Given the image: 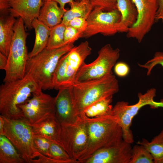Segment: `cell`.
Listing matches in <instances>:
<instances>
[{
    "instance_id": "obj_1",
    "label": "cell",
    "mask_w": 163,
    "mask_h": 163,
    "mask_svg": "<svg viewBox=\"0 0 163 163\" xmlns=\"http://www.w3.org/2000/svg\"><path fill=\"white\" fill-rule=\"evenodd\" d=\"M82 117L86 123L88 142L77 158V163H84L97 151L118 145L123 141L122 129L114 113L99 118Z\"/></svg>"
},
{
    "instance_id": "obj_2",
    "label": "cell",
    "mask_w": 163,
    "mask_h": 163,
    "mask_svg": "<svg viewBox=\"0 0 163 163\" xmlns=\"http://www.w3.org/2000/svg\"><path fill=\"white\" fill-rule=\"evenodd\" d=\"M74 46L73 44H70L56 49L46 48L36 55L28 58L25 75L42 90L53 89V78L59 62Z\"/></svg>"
},
{
    "instance_id": "obj_3",
    "label": "cell",
    "mask_w": 163,
    "mask_h": 163,
    "mask_svg": "<svg viewBox=\"0 0 163 163\" xmlns=\"http://www.w3.org/2000/svg\"><path fill=\"white\" fill-rule=\"evenodd\" d=\"M71 89L74 109L80 117L85 109L94 103L117 93L119 85L112 73L101 78L75 83Z\"/></svg>"
},
{
    "instance_id": "obj_4",
    "label": "cell",
    "mask_w": 163,
    "mask_h": 163,
    "mask_svg": "<svg viewBox=\"0 0 163 163\" xmlns=\"http://www.w3.org/2000/svg\"><path fill=\"white\" fill-rule=\"evenodd\" d=\"M42 90L26 75L22 79L4 82L0 86V115L11 119H23L19 106Z\"/></svg>"
},
{
    "instance_id": "obj_5",
    "label": "cell",
    "mask_w": 163,
    "mask_h": 163,
    "mask_svg": "<svg viewBox=\"0 0 163 163\" xmlns=\"http://www.w3.org/2000/svg\"><path fill=\"white\" fill-rule=\"evenodd\" d=\"M25 29L22 18H17L14 25V36L8 57L4 82L22 79L25 75L26 66L29 57L26 44L28 34Z\"/></svg>"
},
{
    "instance_id": "obj_6",
    "label": "cell",
    "mask_w": 163,
    "mask_h": 163,
    "mask_svg": "<svg viewBox=\"0 0 163 163\" xmlns=\"http://www.w3.org/2000/svg\"><path fill=\"white\" fill-rule=\"evenodd\" d=\"M91 50L89 43L85 41L74 46L61 58L54 75L53 89L59 90L74 83L78 71Z\"/></svg>"
},
{
    "instance_id": "obj_7",
    "label": "cell",
    "mask_w": 163,
    "mask_h": 163,
    "mask_svg": "<svg viewBox=\"0 0 163 163\" xmlns=\"http://www.w3.org/2000/svg\"><path fill=\"white\" fill-rule=\"evenodd\" d=\"M156 93V89L152 88L144 94L138 93V101L134 104L129 105L128 102L122 101H118L113 107L114 114L121 128L123 139L125 142L131 144L134 142L130 127L133 118L141 108L147 105H149L153 108L163 107V99L160 102L154 100Z\"/></svg>"
},
{
    "instance_id": "obj_8",
    "label": "cell",
    "mask_w": 163,
    "mask_h": 163,
    "mask_svg": "<svg viewBox=\"0 0 163 163\" xmlns=\"http://www.w3.org/2000/svg\"><path fill=\"white\" fill-rule=\"evenodd\" d=\"M2 117L4 125L3 135L12 142L26 163H32L39 152L34 145L31 126L23 119H11Z\"/></svg>"
},
{
    "instance_id": "obj_9",
    "label": "cell",
    "mask_w": 163,
    "mask_h": 163,
    "mask_svg": "<svg viewBox=\"0 0 163 163\" xmlns=\"http://www.w3.org/2000/svg\"><path fill=\"white\" fill-rule=\"evenodd\" d=\"M119 48L113 49L110 44L103 46L98 52L97 58L88 64L85 63L78 71L75 83L101 78L112 74V69L120 56Z\"/></svg>"
},
{
    "instance_id": "obj_10",
    "label": "cell",
    "mask_w": 163,
    "mask_h": 163,
    "mask_svg": "<svg viewBox=\"0 0 163 163\" xmlns=\"http://www.w3.org/2000/svg\"><path fill=\"white\" fill-rule=\"evenodd\" d=\"M61 126L60 145L77 163V158L85 149L88 142L85 120L79 117L75 123Z\"/></svg>"
},
{
    "instance_id": "obj_11",
    "label": "cell",
    "mask_w": 163,
    "mask_h": 163,
    "mask_svg": "<svg viewBox=\"0 0 163 163\" xmlns=\"http://www.w3.org/2000/svg\"><path fill=\"white\" fill-rule=\"evenodd\" d=\"M32 96L19 106L23 119L29 124H34L50 116H56L54 97L44 93L42 90Z\"/></svg>"
},
{
    "instance_id": "obj_12",
    "label": "cell",
    "mask_w": 163,
    "mask_h": 163,
    "mask_svg": "<svg viewBox=\"0 0 163 163\" xmlns=\"http://www.w3.org/2000/svg\"><path fill=\"white\" fill-rule=\"evenodd\" d=\"M120 17L117 9L105 11L98 8H94L87 19V28L82 38H89L98 34L105 36L115 35L118 32L116 26Z\"/></svg>"
},
{
    "instance_id": "obj_13",
    "label": "cell",
    "mask_w": 163,
    "mask_h": 163,
    "mask_svg": "<svg viewBox=\"0 0 163 163\" xmlns=\"http://www.w3.org/2000/svg\"><path fill=\"white\" fill-rule=\"evenodd\" d=\"M138 13L136 21L126 33L128 38L140 43L149 33L155 21L158 8L157 0H132Z\"/></svg>"
},
{
    "instance_id": "obj_14",
    "label": "cell",
    "mask_w": 163,
    "mask_h": 163,
    "mask_svg": "<svg viewBox=\"0 0 163 163\" xmlns=\"http://www.w3.org/2000/svg\"><path fill=\"white\" fill-rule=\"evenodd\" d=\"M131 144L123 140L118 145L100 149L84 163H129L131 156Z\"/></svg>"
},
{
    "instance_id": "obj_15",
    "label": "cell",
    "mask_w": 163,
    "mask_h": 163,
    "mask_svg": "<svg viewBox=\"0 0 163 163\" xmlns=\"http://www.w3.org/2000/svg\"><path fill=\"white\" fill-rule=\"evenodd\" d=\"M54 97L56 116L61 124L75 123L79 117L74 108L71 86L60 88Z\"/></svg>"
},
{
    "instance_id": "obj_16",
    "label": "cell",
    "mask_w": 163,
    "mask_h": 163,
    "mask_svg": "<svg viewBox=\"0 0 163 163\" xmlns=\"http://www.w3.org/2000/svg\"><path fill=\"white\" fill-rule=\"evenodd\" d=\"M43 4V0H10V14L15 18H21L25 27L31 30Z\"/></svg>"
},
{
    "instance_id": "obj_17",
    "label": "cell",
    "mask_w": 163,
    "mask_h": 163,
    "mask_svg": "<svg viewBox=\"0 0 163 163\" xmlns=\"http://www.w3.org/2000/svg\"><path fill=\"white\" fill-rule=\"evenodd\" d=\"M30 125L33 134L44 137L61 145L62 126L55 115L50 116L37 123Z\"/></svg>"
},
{
    "instance_id": "obj_18",
    "label": "cell",
    "mask_w": 163,
    "mask_h": 163,
    "mask_svg": "<svg viewBox=\"0 0 163 163\" xmlns=\"http://www.w3.org/2000/svg\"><path fill=\"white\" fill-rule=\"evenodd\" d=\"M121 17L116 26L118 32L126 33L136 22L138 16L136 8L132 0H117Z\"/></svg>"
},
{
    "instance_id": "obj_19",
    "label": "cell",
    "mask_w": 163,
    "mask_h": 163,
    "mask_svg": "<svg viewBox=\"0 0 163 163\" xmlns=\"http://www.w3.org/2000/svg\"><path fill=\"white\" fill-rule=\"evenodd\" d=\"M66 10L59 6L58 3L55 1H48L43 4L37 19L51 28L62 23Z\"/></svg>"
},
{
    "instance_id": "obj_20",
    "label": "cell",
    "mask_w": 163,
    "mask_h": 163,
    "mask_svg": "<svg viewBox=\"0 0 163 163\" xmlns=\"http://www.w3.org/2000/svg\"><path fill=\"white\" fill-rule=\"evenodd\" d=\"M9 14L0 17V52L8 56L17 19Z\"/></svg>"
},
{
    "instance_id": "obj_21",
    "label": "cell",
    "mask_w": 163,
    "mask_h": 163,
    "mask_svg": "<svg viewBox=\"0 0 163 163\" xmlns=\"http://www.w3.org/2000/svg\"><path fill=\"white\" fill-rule=\"evenodd\" d=\"M32 27L35 31V39L33 48L28 53L29 58L36 55L46 47L50 31V28L45 25L37 18L33 21Z\"/></svg>"
},
{
    "instance_id": "obj_22",
    "label": "cell",
    "mask_w": 163,
    "mask_h": 163,
    "mask_svg": "<svg viewBox=\"0 0 163 163\" xmlns=\"http://www.w3.org/2000/svg\"><path fill=\"white\" fill-rule=\"evenodd\" d=\"M113 96L104 98L94 103L85 109L80 117L99 118L113 114V107L111 104Z\"/></svg>"
},
{
    "instance_id": "obj_23",
    "label": "cell",
    "mask_w": 163,
    "mask_h": 163,
    "mask_svg": "<svg viewBox=\"0 0 163 163\" xmlns=\"http://www.w3.org/2000/svg\"><path fill=\"white\" fill-rule=\"evenodd\" d=\"M69 5L70 8L65 12L62 22L66 25L75 18H82L87 20L93 9L89 0L74 1Z\"/></svg>"
},
{
    "instance_id": "obj_24",
    "label": "cell",
    "mask_w": 163,
    "mask_h": 163,
    "mask_svg": "<svg viewBox=\"0 0 163 163\" xmlns=\"http://www.w3.org/2000/svg\"><path fill=\"white\" fill-rule=\"evenodd\" d=\"M25 161L10 141L0 135V163H24Z\"/></svg>"
},
{
    "instance_id": "obj_25",
    "label": "cell",
    "mask_w": 163,
    "mask_h": 163,
    "mask_svg": "<svg viewBox=\"0 0 163 163\" xmlns=\"http://www.w3.org/2000/svg\"><path fill=\"white\" fill-rule=\"evenodd\" d=\"M137 143L143 146L150 152L154 163H163V129L151 142L143 138Z\"/></svg>"
},
{
    "instance_id": "obj_26",
    "label": "cell",
    "mask_w": 163,
    "mask_h": 163,
    "mask_svg": "<svg viewBox=\"0 0 163 163\" xmlns=\"http://www.w3.org/2000/svg\"><path fill=\"white\" fill-rule=\"evenodd\" d=\"M66 27V25L61 23L50 28L46 48L56 49L66 45L64 40V33Z\"/></svg>"
},
{
    "instance_id": "obj_27",
    "label": "cell",
    "mask_w": 163,
    "mask_h": 163,
    "mask_svg": "<svg viewBox=\"0 0 163 163\" xmlns=\"http://www.w3.org/2000/svg\"><path fill=\"white\" fill-rule=\"evenodd\" d=\"M129 163H154L150 152L143 146L136 145L132 148Z\"/></svg>"
},
{
    "instance_id": "obj_28",
    "label": "cell",
    "mask_w": 163,
    "mask_h": 163,
    "mask_svg": "<svg viewBox=\"0 0 163 163\" xmlns=\"http://www.w3.org/2000/svg\"><path fill=\"white\" fill-rule=\"evenodd\" d=\"M48 157L58 161L59 163H76L61 145L51 142Z\"/></svg>"
},
{
    "instance_id": "obj_29",
    "label": "cell",
    "mask_w": 163,
    "mask_h": 163,
    "mask_svg": "<svg viewBox=\"0 0 163 163\" xmlns=\"http://www.w3.org/2000/svg\"><path fill=\"white\" fill-rule=\"evenodd\" d=\"M33 139L35 147L37 151L48 157L51 141L44 137L34 134Z\"/></svg>"
},
{
    "instance_id": "obj_30",
    "label": "cell",
    "mask_w": 163,
    "mask_h": 163,
    "mask_svg": "<svg viewBox=\"0 0 163 163\" xmlns=\"http://www.w3.org/2000/svg\"><path fill=\"white\" fill-rule=\"evenodd\" d=\"M158 65L163 67V52L159 51L155 52L153 58L144 64L138 63V65L140 67L147 70V75H150L153 68Z\"/></svg>"
},
{
    "instance_id": "obj_31",
    "label": "cell",
    "mask_w": 163,
    "mask_h": 163,
    "mask_svg": "<svg viewBox=\"0 0 163 163\" xmlns=\"http://www.w3.org/2000/svg\"><path fill=\"white\" fill-rule=\"evenodd\" d=\"M83 33L69 26H66L64 33V40L65 45L73 44L80 38H82Z\"/></svg>"
},
{
    "instance_id": "obj_32",
    "label": "cell",
    "mask_w": 163,
    "mask_h": 163,
    "mask_svg": "<svg viewBox=\"0 0 163 163\" xmlns=\"http://www.w3.org/2000/svg\"><path fill=\"white\" fill-rule=\"evenodd\" d=\"M93 8H98L105 11L117 9V0H89Z\"/></svg>"
},
{
    "instance_id": "obj_33",
    "label": "cell",
    "mask_w": 163,
    "mask_h": 163,
    "mask_svg": "<svg viewBox=\"0 0 163 163\" xmlns=\"http://www.w3.org/2000/svg\"><path fill=\"white\" fill-rule=\"evenodd\" d=\"M87 25V20L82 18H75L70 21L66 26H71L83 33L86 30Z\"/></svg>"
},
{
    "instance_id": "obj_34",
    "label": "cell",
    "mask_w": 163,
    "mask_h": 163,
    "mask_svg": "<svg viewBox=\"0 0 163 163\" xmlns=\"http://www.w3.org/2000/svg\"><path fill=\"white\" fill-rule=\"evenodd\" d=\"M114 71L118 76L123 77L128 75L130 72V68L126 63L120 62L116 63L114 66Z\"/></svg>"
},
{
    "instance_id": "obj_35",
    "label": "cell",
    "mask_w": 163,
    "mask_h": 163,
    "mask_svg": "<svg viewBox=\"0 0 163 163\" xmlns=\"http://www.w3.org/2000/svg\"><path fill=\"white\" fill-rule=\"evenodd\" d=\"M10 0H0V16L10 13Z\"/></svg>"
},
{
    "instance_id": "obj_36",
    "label": "cell",
    "mask_w": 163,
    "mask_h": 163,
    "mask_svg": "<svg viewBox=\"0 0 163 163\" xmlns=\"http://www.w3.org/2000/svg\"><path fill=\"white\" fill-rule=\"evenodd\" d=\"M158 8L157 10L155 21L161 20L163 22V0H157Z\"/></svg>"
},
{
    "instance_id": "obj_37",
    "label": "cell",
    "mask_w": 163,
    "mask_h": 163,
    "mask_svg": "<svg viewBox=\"0 0 163 163\" xmlns=\"http://www.w3.org/2000/svg\"><path fill=\"white\" fill-rule=\"evenodd\" d=\"M8 64V57L0 52V69L5 70Z\"/></svg>"
},
{
    "instance_id": "obj_38",
    "label": "cell",
    "mask_w": 163,
    "mask_h": 163,
    "mask_svg": "<svg viewBox=\"0 0 163 163\" xmlns=\"http://www.w3.org/2000/svg\"><path fill=\"white\" fill-rule=\"evenodd\" d=\"M74 0H43V3L49 1H54L57 2L59 5L60 7L64 10H66L65 8V5L67 3L69 4Z\"/></svg>"
},
{
    "instance_id": "obj_39",
    "label": "cell",
    "mask_w": 163,
    "mask_h": 163,
    "mask_svg": "<svg viewBox=\"0 0 163 163\" xmlns=\"http://www.w3.org/2000/svg\"><path fill=\"white\" fill-rule=\"evenodd\" d=\"M4 128V120L3 117L0 116V135H3Z\"/></svg>"
}]
</instances>
